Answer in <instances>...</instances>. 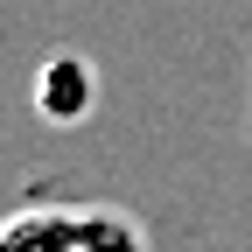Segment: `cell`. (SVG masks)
I'll return each mask as SVG.
<instances>
[{
  "label": "cell",
  "mask_w": 252,
  "mask_h": 252,
  "mask_svg": "<svg viewBox=\"0 0 252 252\" xmlns=\"http://www.w3.org/2000/svg\"><path fill=\"white\" fill-rule=\"evenodd\" d=\"M0 252H147V231L119 203H28L0 217Z\"/></svg>",
  "instance_id": "obj_1"
},
{
  "label": "cell",
  "mask_w": 252,
  "mask_h": 252,
  "mask_svg": "<svg viewBox=\"0 0 252 252\" xmlns=\"http://www.w3.org/2000/svg\"><path fill=\"white\" fill-rule=\"evenodd\" d=\"M35 105L49 126H77L91 119V105H98V77H91L84 56H49L42 77H35Z\"/></svg>",
  "instance_id": "obj_2"
}]
</instances>
